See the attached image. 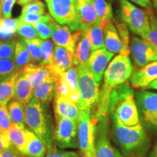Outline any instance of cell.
Masks as SVG:
<instances>
[{
	"label": "cell",
	"instance_id": "obj_11",
	"mask_svg": "<svg viewBox=\"0 0 157 157\" xmlns=\"http://www.w3.org/2000/svg\"><path fill=\"white\" fill-rule=\"evenodd\" d=\"M136 103L143 120L150 126L157 128V93L137 92Z\"/></svg>",
	"mask_w": 157,
	"mask_h": 157
},
{
	"label": "cell",
	"instance_id": "obj_2",
	"mask_svg": "<svg viewBox=\"0 0 157 157\" xmlns=\"http://www.w3.org/2000/svg\"><path fill=\"white\" fill-rule=\"evenodd\" d=\"M48 104L33 98L25 105V122L48 148L54 144L55 127Z\"/></svg>",
	"mask_w": 157,
	"mask_h": 157
},
{
	"label": "cell",
	"instance_id": "obj_33",
	"mask_svg": "<svg viewBox=\"0 0 157 157\" xmlns=\"http://www.w3.org/2000/svg\"><path fill=\"white\" fill-rule=\"evenodd\" d=\"M40 48L41 52H42V62L40 65L43 66H49L54 56V49L55 44L53 41L50 39H40Z\"/></svg>",
	"mask_w": 157,
	"mask_h": 157
},
{
	"label": "cell",
	"instance_id": "obj_7",
	"mask_svg": "<svg viewBox=\"0 0 157 157\" xmlns=\"http://www.w3.org/2000/svg\"><path fill=\"white\" fill-rule=\"evenodd\" d=\"M78 120V138L82 157H96L95 137L98 121L93 112L79 110Z\"/></svg>",
	"mask_w": 157,
	"mask_h": 157
},
{
	"label": "cell",
	"instance_id": "obj_28",
	"mask_svg": "<svg viewBox=\"0 0 157 157\" xmlns=\"http://www.w3.org/2000/svg\"><path fill=\"white\" fill-rule=\"evenodd\" d=\"M7 111L13 124L25 128V105L17 101V100L11 101L7 105Z\"/></svg>",
	"mask_w": 157,
	"mask_h": 157
},
{
	"label": "cell",
	"instance_id": "obj_49",
	"mask_svg": "<svg viewBox=\"0 0 157 157\" xmlns=\"http://www.w3.org/2000/svg\"><path fill=\"white\" fill-rule=\"evenodd\" d=\"M36 1V0H17V3L19 5H23L24 6L27 4L31 2Z\"/></svg>",
	"mask_w": 157,
	"mask_h": 157
},
{
	"label": "cell",
	"instance_id": "obj_57",
	"mask_svg": "<svg viewBox=\"0 0 157 157\" xmlns=\"http://www.w3.org/2000/svg\"><path fill=\"white\" fill-rule=\"evenodd\" d=\"M2 81V79H1V78H0V82H1Z\"/></svg>",
	"mask_w": 157,
	"mask_h": 157
},
{
	"label": "cell",
	"instance_id": "obj_40",
	"mask_svg": "<svg viewBox=\"0 0 157 157\" xmlns=\"http://www.w3.org/2000/svg\"><path fill=\"white\" fill-rule=\"evenodd\" d=\"M113 21L114 23V25L117 29V31L119 33V35L121 39V42L123 43L125 50L130 53V50H129L130 39H129L128 27L122 22H117V21H114V20H113Z\"/></svg>",
	"mask_w": 157,
	"mask_h": 157
},
{
	"label": "cell",
	"instance_id": "obj_17",
	"mask_svg": "<svg viewBox=\"0 0 157 157\" xmlns=\"http://www.w3.org/2000/svg\"><path fill=\"white\" fill-rule=\"evenodd\" d=\"M156 79H157V60L132 72L130 76V83L135 88H148L149 84Z\"/></svg>",
	"mask_w": 157,
	"mask_h": 157
},
{
	"label": "cell",
	"instance_id": "obj_50",
	"mask_svg": "<svg viewBox=\"0 0 157 157\" xmlns=\"http://www.w3.org/2000/svg\"><path fill=\"white\" fill-rule=\"evenodd\" d=\"M149 89H154V90H157V79L154 80V82H152L151 83L149 84L148 87Z\"/></svg>",
	"mask_w": 157,
	"mask_h": 157
},
{
	"label": "cell",
	"instance_id": "obj_31",
	"mask_svg": "<svg viewBox=\"0 0 157 157\" xmlns=\"http://www.w3.org/2000/svg\"><path fill=\"white\" fill-rule=\"evenodd\" d=\"M87 31L92 42V50L94 51L98 49L105 48L103 25L101 24L93 25L87 29Z\"/></svg>",
	"mask_w": 157,
	"mask_h": 157
},
{
	"label": "cell",
	"instance_id": "obj_43",
	"mask_svg": "<svg viewBox=\"0 0 157 157\" xmlns=\"http://www.w3.org/2000/svg\"><path fill=\"white\" fill-rule=\"evenodd\" d=\"M25 13H36V14H45V5L40 0L31 2L23 6L22 14Z\"/></svg>",
	"mask_w": 157,
	"mask_h": 157
},
{
	"label": "cell",
	"instance_id": "obj_39",
	"mask_svg": "<svg viewBox=\"0 0 157 157\" xmlns=\"http://www.w3.org/2000/svg\"><path fill=\"white\" fill-rule=\"evenodd\" d=\"M54 21L53 20L50 22H41L33 25L40 39H48L52 37V25Z\"/></svg>",
	"mask_w": 157,
	"mask_h": 157
},
{
	"label": "cell",
	"instance_id": "obj_26",
	"mask_svg": "<svg viewBox=\"0 0 157 157\" xmlns=\"http://www.w3.org/2000/svg\"><path fill=\"white\" fill-rule=\"evenodd\" d=\"M25 129L15 124H13L7 132L12 146L23 156H25V143H26V135H25Z\"/></svg>",
	"mask_w": 157,
	"mask_h": 157
},
{
	"label": "cell",
	"instance_id": "obj_34",
	"mask_svg": "<svg viewBox=\"0 0 157 157\" xmlns=\"http://www.w3.org/2000/svg\"><path fill=\"white\" fill-rule=\"evenodd\" d=\"M40 39H41L39 38L33 39H23V41L29 51L32 61L34 63H41L42 58L40 48Z\"/></svg>",
	"mask_w": 157,
	"mask_h": 157
},
{
	"label": "cell",
	"instance_id": "obj_29",
	"mask_svg": "<svg viewBox=\"0 0 157 157\" xmlns=\"http://www.w3.org/2000/svg\"><path fill=\"white\" fill-rule=\"evenodd\" d=\"M63 79L67 84L68 87L71 92L73 95L74 103L77 105L80 100V94L78 90V68L76 66L71 67L66 70L61 74Z\"/></svg>",
	"mask_w": 157,
	"mask_h": 157
},
{
	"label": "cell",
	"instance_id": "obj_45",
	"mask_svg": "<svg viewBox=\"0 0 157 157\" xmlns=\"http://www.w3.org/2000/svg\"><path fill=\"white\" fill-rule=\"evenodd\" d=\"M16 2L17 0H4L2 10V16L4 17L11 18L13 6Z\"/></svg>",
	"mask_w": 157,
	"mask_h": 157
},
{
	"label": "cell",
	"instance_id": "obj_51",
	"mask_svg": "<svg viewBox=\"0 0 157 157\" xmlns=\"http://www.w3.org/2000/svg\"><path fill=\"white\" fill-rule=\"evenodd\" d=\"M76 2V5H80L83 3H92L93 0H74Z\"/></svg>",
	"mask_w": 157,
	"mask_h": 157
},
{
	"label": "cell",
	"instance_id": "obj_23",
	"mask_svg": "<svg viewBox=\"0 0 157 157\" xmlns=\"http://www.w3.org/2000/svg\"><path fill=\"white\" fill-rule=\"evenodd\" d=\"M56 80L52 75L33 90V97L44 103H49L55 97Z\"/></svg>",
	"mask_w": 157,
	"mask_h": 157
},
{
	"label": "cell",
	"instance_id": "obj_8",
	"mask_svg": "<svg viewBox=\"0 0 157 157\" xmlns=\"http://www.w3.org/2000/svg\"><path fill=\"white\" fill-rule=\"evenodd\" d=\"M55 119L54 144L60 148H79L78 121L61 117H55Z\"/></svg>",
	"mask_w": 157,
	"mask_h": 157
},
{
	"label": "cell",
	"instance_id": "obj_21",
	"mask_svg": "<svg viewBox=\"0 0 157 157\" xmlns=\"http://www.w3.org/2000/svg\"><path fill=\"white\" fill-rule=\"evenodd\" d=\"M21 71L28 78L33 89L42 84L52 75L48 68L34 63H31L27 65Z\"/></svg>",
	"mask_w": 157,
	"mask_h": 157
},
{
	"label": "cell",
	"instance_id": "obj_24",
	"mask_svg": "<svg viewBox=\"0 0 157 157\" xmlns=\"http://www.w3.org/2000/svg\"><path fill=\"white\" fill-rule=\"evenodd\" d=\"M33 90L28 78L21 71L15 83L14 99L26 105L32 99Z\"/></svg>",
	"mask_w": 157,
	"mask_h": 157
},
{
	"label": "cell",
	"instance_id": "obj_38",
	"mask_svg": "<svg viewBox=\"0 0 157 157\" xmlns=\"http://www.w3.org/2000/svg\"><path fill=\"white\" fill-rule=\"evenodd\" d=\"M15 40L0 41V59H13Z\"/></svg>",
	"mask_w": 157,
	"mask_h": 157
},
{
	"label": "cell",
	"instance_id": "obj_44",
	"mask_svg": "<svg viewBox=\"0 0 157 157\" xmlns=\"http://www.w3.org/2000/svg\"><path fill=\"white\" fill-rule=\"evenodd\" d=\"M12 125L13 122L9 116L7 106L0 105V130L7 132Z\"/></svg>",
	"mask_w": 157,
	"mask_h": 157
},
{
	"label": "cell",
	"instance_id": "obj_55",
	"mask_svg": "<svg viewBox=\"0 0 157 157\" xmlns=\"http://www.w3.org/2000/svg\"><path fill=\"white\" fill-rule=\"evenodd\" d=\"M45 2H46V3H47V5H48V7L49 5H50V2H51V0H44Z\"/></svg>",
	"mask_w": 157,
	"mask_h": 157
},
{
	"label": "cell",
	"instance_id": "obj_27",
	"mask_svg": "<svg viewBox=\"0 0 157 157\" xmlns=\"http://www.w3.org/2000/svg\"><path fill=\"white\" fill-rule=\"evenodd\" d=\"M13 60L16 64L19 70H22L25 66L31 63V55L25 45L23 39L19 38L16 40L15 48V53Z\"/></svg>",
	"mask_w": 157,
	"mask_h": 157
},
{
	"label": "cell",
	"instance_id": "obj_58",
	"mask_svg": "<svg viewBox=\"0 0 157 157\" xmlns=\"http://www.w3.org/2000/svg\"><path fill=\"white\" fill-rule=\"evenodd\" d=\"M156 20H157V15H156Z\"/></svg>",
	"mask_w": 157,
	"mask_h": 157
},
{
	"label": "cell",
	"instance_id": "obj_18",
	"mask_svg": "<svg viewBox=\"0 0 157 157\" xmlns=\"http://www.w3.org/2000/svg\"><path fill=\"white\" fill-rule=\"evenodd\" d=\"M78 31L87 30L93 25L101 24L93 3H83L76 5Z\"/></svg>",
	"mask_w": 157,
	"mask_h": 157
},
{
	"label": "cell",
	"instance_id": "obj_12",
	"mask_svg": "<svg viewBox=\"0 0 157 157\" xmlns=\"http://www.w3.org/2000/svg\"><path fill=\"white\" fill-rule=\"evenodd\" d=\"M109 121L107 117L98 121L96 128V157H124L112 146L108 137Z\"/></svg>",
	"mask_w": 157,
	"mask_h": 157
},
{
	"label": "cell",
	"instance_id": "obj_37",
	"mask_svg": "<svg viewBox=\"0 0 157 157\" xmlns=\"http://www.w3.org/2000/svg\"><path fill=\"white\" fill-rule=\"evenodd\" d=\"M21 23H27V24L34 25L41 22H50L53 21L48 14H36V13H25L22 14L18 17Z\"/></svg>",
	"mask_w": 157,
	"mask_h": 157
},
{
	"label": "cell",
	"instance_id": "obj_42",
	"mask_svg": "<svg viewBox=\"0 0 157 157\" xmlns=\"http://www.w3.org/2000/svg\"><path fill=\"white\" fill-rule=\"evenodd\" d=\"M44 157H82V155L75 151L59 150L55 144L48 147Z\"/></svg>",
	"mask_w": 157,
	"mask_h": 157
},
{
	"label": "cell",
	"instance_id": "obj_9",
	"mask_svg": "<svg viewBox=\"0 0 157 157\" xmlns=\"http://www.w3.org/2000/svg\"><path fill=\"white\" fill-rule=\"evenodd\" d=\"M48 9L57 23L68 25L72 32L78 31L77 10L74 0H51Z\"/></svg>",
	"mask_w": 157,
	"mask_h": 157
},
{
	"label": "cell",
	"instance_id": "obj_15",
	"mask_svg": "<svg viewBox=\"0 0 157 157\" xmlns=\"http://www.w3.org/2000/svg\"><path fill=\"white\" fill-rule=\"evenodd\" d=\"M74 66L73 56L69 52L62 47L55 45L53 60L47 66L55 78Z\"/></svg>",
	"mask_w": 157,
	"mask_h": 157
},
{
	"label": "cell",
	"instance_id": "obj_16",
	"mask_svg": "<svg viewBox=\"0 0 157 157\" xmlns=\"http://www.w3.org/2000/svg\"><path fill=\"white\" fill-rule=\"evenodd\" d=\"M113 20L108 21L103 28L105 48L114 54L119 53L129 56V52L125 50Z\"/></svg>",
	"mask_w": 157,
	"mask_h": 157
},
{
	"label": "cell",
	"instance_id": "obj_41",
	"mask_svg": "<svg viewBox=\"0 0 157 157\" xmlns=\"http://www.w3.org/2000/svg\"><path fill=\"white\" fill-rule=\"evenodd\" d=\"M17 33L21 37H23V39H33L38 38L39 36L34 25L21 22L19 23L18 27H17Z\"/></svg>",
	"mask_w": 157,
	"mask_h": 157
},
{
	"label": "cell",
	"instance_id": "obj_54",
	"mask_svg": "<svg viewBox=\"0 0 157 157\" xmlns=\"http://www.w3.org/2000/svg\"><path fill=\"white\" fill-rule=\"evenodd\" d=\"M151 1H152L153 5H154L155 8L157 9V0H151Z\"/></svg>",
	"mask_w": 157,
	"mask_h": 157
},
{
	"label": "cell",
	"instance_id": "obj_56",
	"mask_svg": "<svg viewBox=\"0 0 157 157\" xmlns=\"http://www.w3.org/2000/svg\"><path fill=\"white\" fill-rule=\"evenodd\" d=\"M108 2H111V1H113V0H107Z\"/></svg>",
	"mask_w": 157,
	"mask_h": 157
},
{
	"label": "cell",
	"instance_id": "obj_35",
	"mask_svg": "<svg viewBox=\"0 0 157 157\" xmlns=\"http://www.w3.org/2000/svg\"><path fill=\"white\" fill-rule=\"evenodd\" d=\"M13 59H0V78L2 80L8 78L18 71Z\"/></svg>",
	"mask_w": 157,
	"mask_h": 157
},
{
	"label": "cell",
	"instance_id": "obj_22",
	"mask_svg": "<svg viewBox=\"0 0 157 157\" xmlns=\"http://www.w3.org/2000/svg\"><path fill=\"white\" fill-rule=\"evenodd\" d=\"M26 135L25 156L28 157H44L48 146L31 129H25Z\"/></svg>",
	"mask_w": 157,
	"mask_h": 157
},
{
	"label": "cell",
	"instance_id": "obj_36",
	"mask_svg": "<svg viewBox=\"0 0 157 157\" xmlns=\"http://www.w3.org/2000/svg\"><path fill=\"white\" fill-rule=\"evenodd\" d=\"M148 15L149 17V22H150V29H149L148 35H147L146 40L152 45L157 52V20L156 17L153 13L151 10H148Z\"/></svg>",
	"mask_w": 157,
	"mask_h": 157
},
{
	"label": "cell",
	"instance_id": "obj_1",
	"mask_svg": "<svg viewBox=\"0 0 157 157\" xmlns=\"http://www.w3.org/2000/svg\"><path fill=\"white\" fill-rule=\"evenodd\" d=\"M133 71L129 56L119 54L115 56L104 72V84L100 94L99 102L94 117L98 121L107 117L109 112L110 96L117 86L124 83L130 78Z\"/></svg>",
	"mask_w": 157,
	"mask_h": 157
},
{
	"label": "cell",
	"instance_id": "obj_46",
	"mask_svg": "<svg viewBox=\"0 0 157 157\" xmlns=\"http://www.w3.org/2000/svg\"><path fill=\"white\" fill-rule=\"evenodd\" d=\"M4 149H15L12 146L7 132L0 130V151ZM17 151V150H16Z\"/></svg>",
	"mask_w": 157,
	"mask_h": 157
},
{
	"label": "cell",
	"instance_id": "obj_52",
	"mask_svg": "<svg viewBox=\"0 0 157 157\" xmlns=\"http://www.w3.org/2000/svg\"><path fill=\"white\" fill-rule=\"evenodd\" d=\"M4 2V0H0V18L2 16V5Z\"/></svg>",
	"mask_w": 157,
	"mask_h": 157
},
{
	"label": "cell",
	"instance_id": "obj_30",
	"mask_svg": "<svg viewBox=\"0 0 157 157\" xmlns=\"http://www.w3.org/2000/svg\"><path fill=\"white\" fill-rule=\"evenodd\" d=\"M92 3L95 9L98 20L104 28L108 21L113 19L112 6L107 0H93Z\"/></svg>",
	"mask_w": 157,
	"mask_h": 157
},
{
	"label": "cell",
	"instance_id": "obj_6",
	"mask_svg": "<svg viewBox=\"0 0 157 157\" xmlns=\"http://www.w3.org/2000/svg\"><path fill=\"white\" fill-rule=\"evenodd\" d=\"M118 16L132 33L146 39L150 29L147 12L138 8L128 0H119Z\"/></svg>",
	"mask_w": 157,
	"mask_h": 157
},
{
	"label": "cell",
	"instance_id": "obj_32",
	"mask_svg": "<svg viewBox=\"0 0 157 157\" xmlns=\"http://www.w3.org/2000/svg\"><path fill=\"white\" fill-rule=\"evenodd\" d=\"M18 18H0V37L2 39L10 38L17 31L19 25Z\"/></svg>",
	"mask_w": 157,
	"mask_h": 157
},
{
	"label": "cell",
	"instance_id": "obj_20",
	"mask_svg": "<svg viewBox=\"0 0 157 157\" xmlns=\"http://www.w3.org/2000/svg\"><path fill=\"white\" fill-rule=\"evenodd\" d=\"M92 42L87 30L81 31L76 45L75 54L73 58L74 66L87 64L92 52Z\"/></svg>",
	"mask_w": 157,
	"mask_h": 157
},
{
	"label": "cell",
	"instance_id": "obj_3",
	"mask_svg": "<svg viewBox=\"0 0 157 157\" xmlns=\"http://www.w3.org/2000/svg\"><path fill=\"white\" fill-rule=\"evenodd\" d=\"M109 112L117 115L119 120L127 126H135L140 123L134 92L129 82L117 86L111 91Z\"/></svg>",
	"mask_w": 157,
	"mask_h": 157
},
{
	"label": "cell",
	"instance_id": "obj_10",
	"mask_svg": "<svg viewBox=\"0 0 157 157\" xmlns=\"http://www.w3.org/2000/svg\"><path fill=\"white\" fill-rule=\"evenodd\" d=\"M129 50L135 64L143 67L157 60V52L146 39L134 36L130 41Z\"/></svg>",
	"mask_w": 157,
	"mask_h": 157
},
{
	"label": "cell",
	"instance_id": "obj_47",
	"mask_svg": "<svg viewBox=\"0 0 157 157\" xmlns=\"http://www.w3.org/2000/svg\"><path fill=\"white\" fill-rule=\"evenodd\" d=\"M22 154L15 149H4L0 151V157H21Z\"/></svg>",
	"mask_w": 157,
	"mask_h": 157
},
{
	"label": "cell",
	"instance_id": "obj_4",
	"mask_svg": "<svg viewBox=\"0 0 157 157\" xmlns=\"http://www.w3.org/2000/svg\"><path fill=\"white\" fill-rule=\"evenodd\" d=\"M111 113L113 123V134L115 140L125 153L133 152L144 144L146 133L140 122L135 126H127L119 120L117 115Z\"/></svg>",
	"mask_w": 157,
	"mask_h": 157
},
{
	"label": "cell",
	"instance_id": "obj_25",
	"mask_svg": "<svg viewBox=\"0 0 157 157\" xmlns=\"http://www.w3.org/2000/svg\"><path fill=\"white\" fill-rule=\"evenodd\" d=\"M21 72V70L18 71L0 82V105L7 106V104L14 99L15 83Z\"/></svg>",
	"mask_w": 157,
	"mask_h": 157
},
{
	"label": "cell",
	"instance_id": "obj_53",
	"mask_svg": "<svg viewBox=\"0 0 157 157\" xmlns=\"http://www.w3.org/2000/svg\"><path fill=\"white\" fill-rule=\"evenodd\" d=\"M151 157H157V146L156 147V148H155L154 152H153Z\"/></svg>",
	"mask_w": 157,
	"mask_h": 157
},
{
	"label": "cell",
	"instance_id": "obj_19",
	"mask_svg": "<svg viewBox=\"0 0 157 157\" xmlns=\"http://www.w3.org/2000/svg\"><path fill=\"white\" fill-rule=\"evenodd\" d=\"M55 117H61L78 121L79 109L76 103H72L64 98L55 95L53 101Z\"/></svg>",
	"mask_w": 157,
	"mask_h": 157
},
{
	"label": "cell",
	"instance_id": "obj_48",
	"mask_svg": "<svg viewBox=\"0 0 157 157\" xmlns=\"http://www.w3.org/2000/svg\"><path fill=\"white\" fill-rule=\"evenodd\" d=\"M128 1L132 2L136 4V5L140 6L143 8L149 9L151 6L150 0H128Z\"/></svg>",
	"mask_w": 157,
	"mask_h": 157
},
{
	"label": "cell",
	"instance_id": "obj_14",
	"mask_svg": "<svg viewBox=\"0 0 157 157\" xmlns=\"http://www.w3.org/2000/svg\"><path fill=\"white\" fill-rule=\"evenodd\" d=\"M114 53L109 52L105 48L94 50L90 54L87 66L98 84H101L103 75Z\"/></svg>",
	"mask_w": 157,
	"mask_h": 157
},
{
	"label": "cell",
	"instance_id": "obj_13",
	"mask_svg": "<svg viewBox=\"0 0 157 157\" xmlns=\"http://www.w3.org/2000/svg\"><path fill=\"white\" fill-rule=\"evenodd\" d=\"M71 32L68 25H60L56 23V21H54L52 25V41L56 45L67 50L74 58L76 42L81 34V31H74L73 34Z\"/></svg>",
	"mask_w": 157,
	"mask_h": 157
},
{
	"label": "cell",
	"instance_id": "obj_5",
	"mask_svg": "<svg viewBox=\"0 0 157 157\" xmlns=\"http://www.w3.org/2000/svg\"><path fill=\"white\" fill-rule=\"evenodd\" d=\"M78 90L80 100L77 104L79 110L92 111L97 108L100 98V84L95 81L87 64L78 65Z\"/></svg>",
	"mask_w": 157,
	"mask_h": 157
}]
</instances>
